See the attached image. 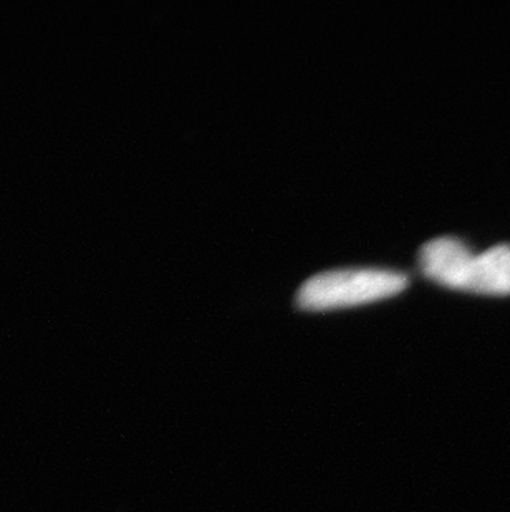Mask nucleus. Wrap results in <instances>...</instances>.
Returning a JSON list of instances; mask_svg holds the SVG:
<instances>
[{
	"label": "nucleus",
	"mask_w": 510,
	"mask_h": 512,
	"mask_svg": "<svg viewBox=\"0 0 510 512\" xmlns=\"http://www.w3.org/2000/svg\"><path fill=\"white\" fill-rule=\"evenodd\" d=\"M408 282L405 272L376 267L320 272L300 285L297 305L318 312L368 304L400 294Z\"/></svg>",
	"instance_id": "obj_2"
},
{
	"label": "nucleus",
	"mask_w": 510,
	"mask_h": 512,
	"mask_svg": "<svg viewBox=\"0 0 510 512\" xmlns=\"http://www.w3.org/2000/svg\"><path fill=\"white\" fill-rule=\"evenodd\" d=\"M424 276L449 289L510 295V244L474 254L456 237H436L419 251Z\"/></svg>",
	"instance_id": "obj_1"
}]
</instances>
